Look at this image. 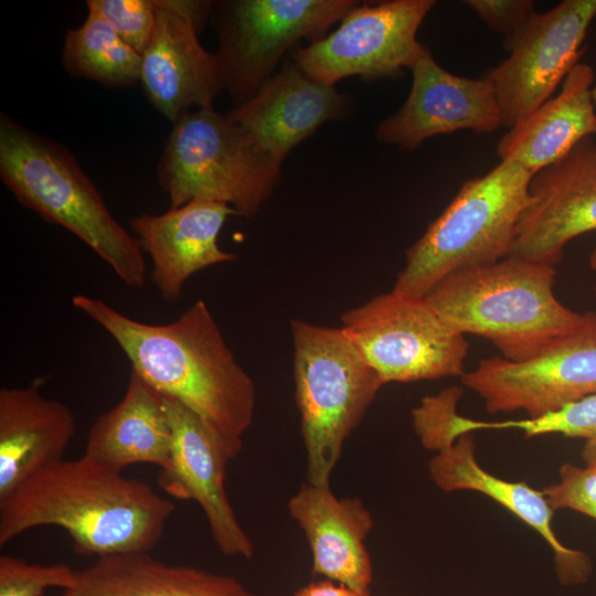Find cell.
I'll use <instances>...</instances> for the list:
<instances>
[{
    "mask_svg": "<svg viewBox=\"0 0 596 596\" xmlns=\"http://www.w3.org/2000/svg\"><path fill=\"white\" fill-rule=\"evenodd\" d=\"M434 0L356 3L330 34L297 47L290 61L310 78L334 86L349 76L365 82L411 70L424 46L417 32Z\"/></svg>",
    "mask_w": 596,
    "mask_h": 596,
    "instance_id": "obj_10",
    "label": "cell"
},
{
    "mask_svg": "<svg viewBox=\"0 0 596 596\" xmlns=\"http://www.w3.org/2000/svg\"><path fill=\"white\" fill-rule=\"evenodd\" d=\"M281 166L227 115L207 106L173 123L157 177L170 207L200 199L225 203L251 217L272 196Z\"/></svg>",
    "mask_w": 596,
    "mask_h": 596,
    "instance_id": "obj_7",
    "label": "cell"
},
{
    "mask_svg": "<svg viewBox=\"0 0 596 596\" xmlns=\"http://www.w3.org/2000/svg\"><path fill=\"white\" fill-rule=\"evenodd\" d=\"M157 25L145 51L140 82L152 105L175 123L192 108L212 106L224 89L215 54L198 39L182 0H155Z\"/></svg>",
    "mask_w": 596,
    "mask_h": 596,
    "instance_id": "obj_16",
    "label": "cell"
},
{
    "mask_svg": "<svg viewBox=\"0 0 596 596\" xmlns=\"http://www.w3.org/2000/svg\"><path fill=\"white\" fill-rule=\"evenodd\" d=\"M172 430L162 395L130 371L123 398L92 425L84 455L117 471L135 464L169 465Z\"/></svg>",
    "mask_w": 596,
    "mask_h": 596,
    "instance_id": "obj_23",
    "label": "cell"
},
{
    "mask_svg": "<svg viewBox=\"0 0 596 596\" xmlns=\"http://www.w3.org/2000/svg\"><path fill=\"white\" fill-rule=\"evenodd\" d=\"M0 177L26 209L83 241L131 288L146 281L143 252L113 216L64 146L0 114Z\"/></svg>",
    "mask_w": 596,
    "mask_h": 596,
    "instance_id": "obj_4",
    "label": "cell"
},
{
    "mask_svg": "<svg viewBox=\"0 0 596 596\" xmlns=\"http://www.w3.org/2000/svg\"><path fill=\"white\" fill-rule=\"evenodd\" d=\"M172 430L169 465L158 482L175 499L194 500L212 539L226 556L252 558L254 544L241 525L225 489L226 469L241 449L217 436L195 413L162 396Z\"/></svg>",
    "mask_w": 596,
    "mask_h": 596,
    "instance_id": "obj_13",
    "label": "cell"
},
{
    "mask_svg": "<svg viewBox=\"0 0 596 596\" xmlns=\"http://www.w3.org/2000/svg\"><path fill=\"white\" fill-rule=\"evenodd\" d=\"M45 376L0 390V500L44 467L62 460L76 432L71 408L45 397Z\"/></svg>",
    "mask_w": 596,
    "mask_h": 596,
    "instance_id": "obj_21",
    "label": "cell"
},
{
    "mask_svg": "<svg viewBox=\"0 0 596 596\" xmlns=\"http://www.w3.org/2000/svg\"><path fill=\"white\" fill-rule=\"evenodd\" d=\"M71 596H258L236 578L174 565L148 552L113 554L76 571Z\"/></svg>",
    "mask_w": 596,
    "mask_h": 596,
    "instance_id": "obj_24",
    "label": "cell"
},
{
    "mask_svg": "<svg viewBox=\"0 0 596 596\" xmlns=\"http://www.w3.org/2000/svg\"><path fill=\"white\" fill-rule=\"evenodd\" d=\"M461 395V387L450 386L436 395L425 396L412 409L413 428L425 449L437 453L457 440L461 418L457 404Z\"/></svg>",
    "mask_w": 596,
    "mask_h": 596,
    "instance_id": "obj_27",
    "label": "cell"
},
{
    "mask_svg": "<svg viewBox=\"0 0 596 596\" xmlns=\"http://www.w3.org/2000/svg\"><path fill=\"white\" fill-rule=\"evenodd\" d=\"M174 510L148 483L83 455L44 467L0 500V546L54 525L67 532L79 555L149 552Z\"/></svg>",
    "mask_w": 596,
    "mask_h": 596,
    "instance_id": "obj_2",
    "label": "cell"
},
{
    "mask_svg": "<svg viewBox=\"0 0 596 596\" xmlns=\"http://www.w3.org/2000/svg\"><path fill=\"white\" fill-rule=\"evenodd\" d=\"M581 456L589 467H596V438L585 440Z\"/></svg>",
    "mask_w": 596,
    "mask_h": 596,
    "instance_id": "obj_33",
    "label": "cell"
},
{
    "mask_svg": "<svg viewBox=\"0 0 596 596\" xmlns=\"http://www.w3.org/2000/svg\"><path fill=\"white\" fill-rule=\"evenodd\" d=\"M294 596H373L368 590H355L329 579L311 582L299 588Z\"/></svg>",
    "mask_w": 596,
    "mask_h": 596,
    "instance_id": "obj_32",
    "label": "cell"
},
{
    "mask_svg": "<svg viewBox=\"0 0 596 596\" xmlns=\"http://www.w3.org/2000/svg\"><path fill=\"white\" fill-rule=\"evenodd\" d=\"M542 491L554 511L571 509L596 520V467L564 464L558 482Z\"/></svg>",
    "mask_w": 596,
    "mask_h": 596,
    "instance_id": "obj_30",
    "label": "cell"
},
{
    "mask_svg": "<svg viewBox=\"0 0 596 596\" xmlns=\"http://www.w3.org/2000/svg\"><path fill=\"white\" fill-rule=\"evenodd\" d=\"M595 18L596 0H564L546 12H534L507 39L509 56L486 76L503 125L512 127L551 98L578 63Z\"/></svg>",
    "mask_w": 596,
    "mask_h": 596,
    "instance_id": "obj_11",
    "label": "cell"
},
{
    "mask_svg": "<svg viewBox=\"0 0 596 596\" xmlns=\"http://www.w3.org/2000/svg\"><path fill=\"white\" fill-rule=\"evenodd\" d=\"M233 214L236 211L225 203L196 199L159 215L143 213L130 219L139 246L151 259V280L163 300L177 301L195 273L237 259L217 243Z\"/></svg>",
    "mask_w": 596,
    "mask_h": 596,
    "instance_id": "obj_18",
    "label": "cell"
},
{
    "mask_svg": "<svg viewBox=\"0 0 596 596\" xmlns=\"http://www.w3.org/2000/svg\"><path fill=\"white\" fill-rule=\"evenodd\" d=\"M532 177L517 161L501 160L487 174L466 180L406 251L392 290L422 299L453 273L509 256Z\"/></svg>",
    "mask_w": 596,
    "mask_h": 596,
    "instance_id": "obj_5",
    "label": "cell"
},
{
    "mask_svg": "<svg viewBox=\"0 0 596 596\" xmlns=\"http://www.w3.org/2000/svg\"><path fill=\"white\" fill-rule=\"evenodd\" d=\"M530 202L515 230L510 255L551 266L564 258L565 246L596 230V141L577 142L563 158L536 172Z\"/></svg>",
    "mask_w": 596,
    "mask_h": 596,
    "instance_id": "obj_14",
    "label": "cell"
},
{
    "mask_svg": "<svg viewBox=\"0 0 596 596\" xmlns=\"http://www.w3.org/2000/svg\"><path fill=\"white\" fill-rule=\"evenodd\" d=\"M462 384L477 393L490 414L523 411L539 417L596 393V313L578 331L532 359L479 361Z\"/></svg>",
    "mask_w": 596,
    "mask_h": 596,
    "instance_id": "obj_12",
    "label": "cell"
},
{
    "mask_svg": "<svg viewBox=\"0 0 596 596\" xmlns=\"http://www.w3.org/2000/svg\"><path fill=\"white\" fill-rule=\"evenodd\" d=\"M409 71L408 96L379 124L375 137L380 142L411 151L437 135L459 130L492 132L503 125L487 77L475 79L446 71L426 46Z\"/></svg>",
    "mask_w": 596,
    "mask_h": 596,
    "instance_id": "obj_15",
    "label": "cell"
},
{
    "mask_svg": "<svg viewBox=\"0 0 596 596\" xmlns=\"http://www.w3.org/2000/svg\"><path fill=\"white\" fill-rule=\"evenodd\" d=\"M354 0H226L213 2L215 54L235 107L251 99L300 40L311 43L340 22Z\"/></svg>",
    "mask_w": 596,
    "mask_h": 596,
    "instance_id": "obj_8",
    "label": "cell"
},
{
    "mask_svg": "<svg viewBox=\"0 0 596 596\" xmlns=\"http://www.w3.org/2000/svg\"><path fill=\"white\" fill-rule=\"evenodd\" d=\"M554 266L509 255L450 274L425 301L455 331L488 340L521 362L585 327L596 312H577L555 292Z\"/></svg>",
    "mask_w": 596,
    "mask_h": 596,
    "instance_id": "obj_3",
    "label": "cell"
},
{
    "mask_svg": "<svg viewBox=\"0 0 596 596\" xmlns=\"http://www.w3.org/2000/svg\"><path fill=\"white\" fill-rule=\"evenodd\" d=\"M62 57L65 70L74 76L108 86L140 82L142 56L93 9L82 25L65 33Z\"/></svg>",
    "mask_w": 596,
    "mask_h": 596,
    "instance_id": "obj_25",
    "label": "cell"
},
{
    "mask_svg": "<svg viewBox=\"0 0 596 596\" xmlns=\"http://www.w3.org/2000/svg\"><path fill=\"white\" fill-rule=\"evenodd\" d=\"M63 596H71L68 592L65 590V594Z\"/></svg>",
    "mask_w": 596,
    "mask_h": 596,
    "instance_id": "obj_36",
    "label": "cell"
},
{
    "mask_svg": "<svg viewBox=\"0 0 596 596\" xmlns=\"http://www.w3.org/2000/svg\"><path fill=\"white\" fill-rule=\"evenodd\" d=\"M428 475L434 485L445 492L470 490L482 493L538 532L553 552L560 579L567 583L584 582L592 571L589 557L565 546L554 533V510L543 491L522 481H508L483 469L476 457L472 433L435 453L428 461Z\"/></svg>",
    "mask_w": 596,
    "mask_h": 596,
    "instance_id": "obj_20",
    "label": "cell"
},
{
    "mask_svg": "<svg viewBox=\"0 0 596 596\" xmlns=\"http://www.w3.org/2000/svg\"><path fill=\"white\" fill-rule=\"evenodd\" d=\"M487 24L507 39L535 12L531 0H468L465 2Z\"/></svg>",
    "mask_w": 596,
    "mask_h": 596,
    "instance_id": "obj_31",
    "label": "cell"
},
{
    "mask_svg": "<svg viewBox=\"0 0 596 596\" xmlns=\"http://www.w3.org/2000/svg\"><path fill=\"white\" fill-rule=\"evenodd\" d=\"M72 304L116 341L131 371L242 450L255 415L256 386L203 300L163 324L135 320L87 295L73 296Z\"/></svg>",
    "mask_w": 596,
    "mask_h": 596,
    "instance_id": "obj_1",
    "label": "cell"
},
{
    "mask_svg": "<svg viewBox=\"0 0 596 596\" xmlns=\"http://www.w3.org/2000/svg\"><path fill=\"white\" fill-rule=\"evenodd\" d=\"M118 35L140 55L148 49L157 25L155 0H88Z\"/></svg>",
    "mask_w": 596,
    "mask_h": 596,
    "instance_id": "obj_29",
    "label": "cell"
},
{
    "mask_svg": "<svg viewBox=\"0 0 596 596\" xmlns=\"http://www.w3.org/2000/svg\"><path fill=\"white\" fill-rule=\"evenodd\" d=\"M287 507L308 541L312 573L355 590L370 589L373 566L365 540L374 521L361 499L339 498L330 486L306 482Z\"/></svg>",
    "mask_w": 596,
    "mask_h": 596,
    "instance_id": "obj_19",
    "label": "cell"
},
{
    "mask_svg": "<svg viewBox=\"0 0 596 596\" xmlns=\"http://www.w3.org/2000/svg\"><path fill=\"white\" fill-rule=\"evenodd\" d=\"M588 264L592 270L596 272V245L589 253Z\"/></svg>",
    "mask_w": 596,
    "mask_h": 596,
    "instance_id": "obj_34",
    "label": "cell"
},
{
    "mask_svg": "<svg viewBox=\"0 0 596 596\" xmlns=\"http://www.w3.org/2000/svg\"><path fill=\"white\" fill-rule=\"evenodd\" d=\"M592 98H593V103L596 109V84H594L593 89H592Z\"/></svg>",
    "mask_w": 596,
    "mask_h": 596,
    "instance_id": "obj_35",
    "label": "cell"
},
{
    "mask_svg": "<svg viewBox=\"0 0 596 596\" xmlns=\"http://www.w3.org/2000/svg\"><path fill=\"white\" fill-rule=\"evenodd\" d=\"M307 482L330 486L344 443L385 383L342 328L290 322Z\"/></svg>",
    "mask_w": 596,
    "mask_h": 596,
    "instance_id": "obj_6",
    "label": "cell"
},
{
    "mask_svg": "<svg viewBox=\"0 0 596 596\" xmlns=\"http://www.w3.org/2000/svg\"><path fill=\"white\" fill-rule=\"evenodd\" d=\"M341 328L385 384L462 376L469 343L424 298L391 290L341 316Z\"/></svg>",
    "mask_w": 596,
    "mask_h": 596,
    "instance_id": "obj_9",
    "label": "cell"
},
{
    "mask_svg": "<svg viewBox=\"0 0 596 596\" xmlns=\"http://www.w3.org/2000/svg\"><path fill=\"white\" fill-rule=\"evenodd\" d=\"M350 106L349 97L334 86L307 76L286 61L246 103L227 117L276 162L286 157L321 125L339 119Z\"/></svg>",
    "mask_w": 596,
    "mask_h": 596,
    "instance_id": "obj_17",
    "label": "cell"
},
{
    "mask_svg": "<svg viewBox=\"0 0 596 596\" xmlns=\"http://www.w3.org/2000/svg\"><path fill=\"white\" fill-rule=\"evenodd\" d=\"M480 429H519L525 438L547 434L585 440L596 438V393L539 417L485 423L481 421Z\"/></svg>",
    "mask_w": 596,
    "mask_h": 596,
    "instance_id": "obj_26",
    "label": "cell"
},
{
    "mask_svg": "<svg viewBox=\"0 0 596 596\" xmlns=\"http://www.w3.org/2000/svg\"><path fill=\"white\" fill-rule=\"evenodd\" d=\"M76 571L66 564L42 565L0 556V596H42L49 587L70 589Z\"/></svg>",
    "mask_w": 596,
    "mask_h": 596,
    "instance_id": "obj_28",
    "label": "cell"
},
{
    "mask_svg": "<svg viewBox=\"0 0 596 596\" xmlns=\"http://www.w3.org/2000/svg\"><path fill=\"white\" fill-rule=\"evenodd\" d=\"M594 290H595V294H596V287H595V289H594Z\"/></svg>",
    "mask_w": 596,
    "mask_h": 596,
    "instance_id": "obj_37",
    "label": "cell"
},
{
    "mask_svg": "<svg viewBox=\"0 0 596 596\" xmlns=\"http://www.w3.org/2000/svg\"><path fill=\"white\" fill-rule=\"evenodd\" d=\"M594 79V68L588 63L575 64L555 97L500 138V159L517 161L534 175L563 158L582 139L596 135Z\"/></svg>",
    "mask_w": 596,
    "mask_h": 596,
    "instance_id": "obj_22",
    "label": "cell"
}]
</instances>
